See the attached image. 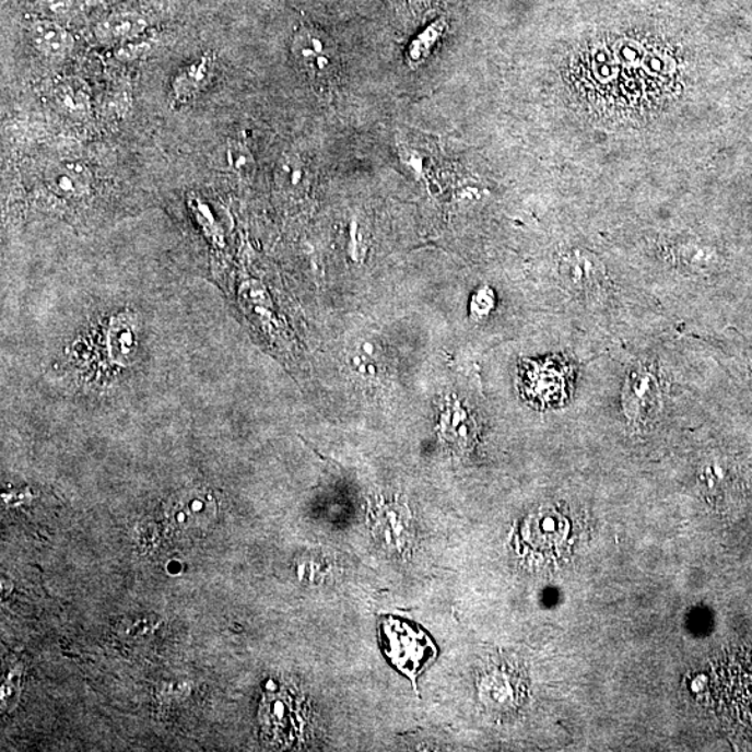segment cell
I'll use <instances>...</instances> for the list:
<instances>
[{"label": "cell", "instance_id": "5b68a950", "mask_svg": "<svg viewBox=\"0 0 752 752\" xmlns=\"http://www.w3.org/2000/svg\"><path fill=\"white\" fill-rule=\"evenodd\" d=\"M624 414L630 420H644L659 408L660 390L657 378L643 367L630 371L622 395Z\"/></svg>", "mask_w": 752, "mask_h": 752}, {"label": "cell", "instance_id": "7a4b0ae2", "mask_svg": "<svg viewBox=\"0 0 752 752\" xmlns=\"http://www.w3.org/2000/svg\"><path fill=\"white\" fill-rule=\"evenodd\" d=\"M306 706L289 690L268 691L262 700V733L272 744L293 745L306 729Z\"/></svg>", "mask_w": 752, "mask_h": 752}, {"label": "cell", "instance_id": "4fadbf2b", "mask_svg": "<svg viewBox=\"0 0 752 752\" xmlns=\"http://www.w3.org/2000/svg\"><path fill=\"white\" fill-rule=\"evenodd\" d=\"M449 28L446 17H438L426 25L415 35L408 49H406V62L411 70L420 69L430 58L439 40L445 37Z\"/></svg>", "mask_w": 752, "mask_h": 752}, {"label": "cell", "instance_id": "6da1fadb", "mask_svg": "<svg viewBox=\"0 0 752 752\" xmlns=\"http://www.w3.org/2000/svg\"><path fill=\"white\" fill-rule=\"evenodd\" d=\"M380 634L385 654L413 682L435 658V645L428 635L399 619H385L380 623Z\"/></svg>", "mask_w": 752, "mask_h": 752}, {"label": "cell", "instance_id": "ac0fdd59", "mask_svg": "<svg viewBox=\"0 0 752 752\" xmlns=\"http://www.w3.org/2000/svg\"><path fill=\"white\" fill-rule=\"evenodd\" d=\"M39 2L50 12L60 13L69 8L70 0H39Z\"/></svg>", "mask_w": 752, "mask_h": 752}, {"label": "cell", "instance_id": "e0dca14e", "mask_svg": "<svg viewBox=\"0 0 752 752\" xmlns=\"http://www.w3.org/2000/svg\"><path fill=\"white\" fill-rule=\"evenodd\" d=\"M114 330L116 334V340L114 343L115 353H118V361L121 357L127 359V354L130 353L131 345H133V334H131V329L127 327H116Z\"/></svg>", "mask_w": 752, "mask_h": 752}, {"label": "cell", "instance_id": "7c38bea8", "mask_svg": "<svg viewBox=\"0 0 752 752\" xmlns=\"http://www.w3.org/2000/svg\"><path fill=\"white\" fill-rule=\"evenodd\" d=\"M52 101L60 114L74 120L89 118L93 108L90 86L79 78L59 80L52 89Z\"/></svg>", "mask_w": 752, "mask_h": 752}, {"label": "cell", "instance_id": "8fae6325", "mask_svg": "<svg viewBox=\"0 0 752 752\" xmlns=\"http://www.w3.org/2000/svg\"><path fill=\"white\" fill-rule=\"evenodd\" d=\"M149 28V22L137 12H116L96 23L95 38L104 45H129L142 37Z\"/></svg>", "mask_w": 752, "mask_h": 752}, {"label": "cell", "instance_id": "ba28073f", "mask_svg": "<svg viewBox=\"0 0 752 752\" xmlns=\"http://www.w3.org/2000/svg\"><path fill=\"white\" fill-rule=\"evenodd\" d=\"M374 532L385 547L403 553L413 540L408 509L399 503H386L374 513Z\"/></svg>", "mask_w": 752, "mask_h": 752}, {"label": "cell", "instance_id": "277c9868", "mask_svg": "<svg viewBox=\"0 0 752 752\" xmlns=\"http://www.w3.org/2000/svg\"><path fill=\"white\" fill-rule=\"evenodd\" d=\"M218 503L207 490L181 492L172 501L167 517L176 530L190 532L205 530L216 517Z\"/></svg>", "mask_w": 752, "mask_h": 752}, {"label": "cell", "instance_id": "8992f818", "mask_svg": "<svg viewBox=\"0 0 752 752\" xmlns=\"http://www.w3.org/2000/svg\"><path fill=\"white\" fill-rule=\"evenodd\" d=\"M216 56L213 52H204L192 62L183 66L177 71L171 84V104L180 106L191 103L198 95L204 93L215 74Z\"/></svg>", "mask_w": 752, "mask_h": 752}, {"label": "cell", "instance_id": "52a82bcc", "mask_svg": "<svg viewBox=\"0 0 752 752\" xmlns=\"http://www.w3.org/2000/svg\"><path fill=\"white\" fill-rule=\"evenodd\" d=\"M45 185L63 200H81L90 195L93 175L79 161L62 160L49 165L44 175Z\"/></svg>", "mask_w": 752, "mask_h": 752}, {"label": "cell", "instance_id": "3957f363", "mask_svg": "<svg viewBox=\"0 0 752 752\" xmlns=\"http://www.w3.org/2000/svg\"><path fill=\"white\" fill-rule=\"evenodd\" d=\"M291 52L297 68L313 79L327 78L337 64V48L333 40L312 25H303L297 30L292 40Z\"/></svg>", "mask_w": 752, "mask_h": 752}, {"label": "cell", "instance_id": "9c48e42d", "mask_svg": "<svg viewBox=\"0 0 752 752\" xmlns=\"http://www.w3.org/2000/svg\"><path fill=\"white\" fill-rule=\"evenodd\" d=\"M564 283L584 298L597 297L603 286V269L596 257L587 252H574L562 266Z\"/></svg>", "mask_w": 752, "mask_h": 752}, {"label": "cell", "instance_id": "2e32d148", "mask_svg": "<svg viewBox=\"0 0 752 752\" xmlns=\"http://www.w3.org/2000/svg\"><path fill=\"white\" fill-rule=\"evenodd\" d=\"M399 157L401 164L406 166V169L415 176L416 179H421L424 176L425 169V157L419 150L411 149L409 145H399Z\"/></svg>", "mask_w": 752, "mask_h": 752}, {"label": "cell", "instance_id": "30bf717a", "mask_svg": "<svg viewBox=\"0 0 752 752\" xmlns=\"http://www.w3.org/2000/svg\"><path fill=\"white\" fill-rule=\"evenodd\" d=\"M27 33L34 49L50 60H63L74 48L73 35L55 20H34L28 24Z\"/></svg>", "mask_w": 752, "mask_h": 752}, {"label": "cell", "instance_id": "5bb4252c", "mask_svg": "<svg viewBox=\"0 0 752 752\" xmlns=\"http://www.w3.org/2000/svg\"><path fill=\"white\" fill-rule=\"evenodd\" d=\"M308 173V167L297 155H286L279 161L274 179L283 192L296 196L307 190Z\"/></svg>", "mask_w": 752, "mask_h": 752}, {"label": "cell", "instance_id": "9a60e30c", "mask_svg": "<svg viewBox=\"0 0 752 752\" xmlns=\"http://www.w3.org/2000/svg\"><path fill=\"white\" fill-rule=\"evenodd\" d=\"M226 162L228 171L240 176L242 179H248L256 173L257 162L252 152L240 140L227 141L226 145Z\"/></svg>", "mask_w": 752, "mask_h": 752}]
</instances>
